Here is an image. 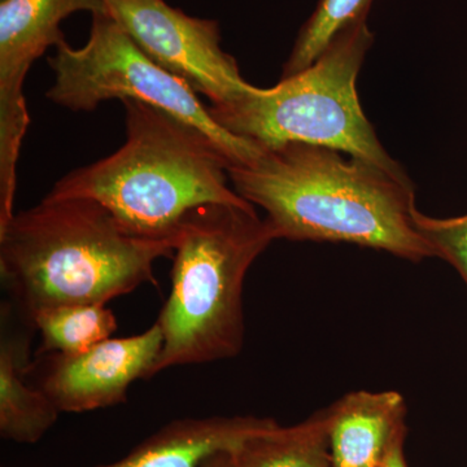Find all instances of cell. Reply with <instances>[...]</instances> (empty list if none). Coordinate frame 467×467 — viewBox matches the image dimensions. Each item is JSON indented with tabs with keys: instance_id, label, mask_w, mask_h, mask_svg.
<instances>
[{
	"instance_id": "obj_1",
	"label": "cell",
	"mask_w": 467,
	"mask_h": 467,
	"mask_svg": "<svg viewBox=\"0 0 467 467\" xmlns=\"http://www.w3.org/2000/svg\"><path fill=\"white\" fill-rule=\"evenodd\" d=\"M342 153L288 142L227 173L239 196L266 212L276 239L350 243L413 263L434 257L414 225L410 178Z\"/></svg>"
},
{
	"instance_id": "obj_2",
	"label": "cell",
	"mask_w": 467,
	"mask_h": 467,
	"mask_svg": "<svg viewBox=\"0 0 467 467\" xmlns=\"http://www.w3.org/2000/svg\"><path fill=\"white\" fill-rule=\"evenodd\" d=\"M175 239L134 235L90 199H45L0 227V276L12 308L32 326L45 310L107 306L156 284L153 267L173 256Z\"/></svg>"
},
{
	"instance_id": "obj_3",
	"label": "cell",
	"mask_w": 467,
	"mask_h": 467,
	"mask_svg": "<svg viewBox=\"0 0 467 467\" xmlns=\"http://www.w3.org/2000/svg\"><path fill=\"white\" fill-rule=\"evenodd\" d=\"M122 103L124 146L70 171L48 198L100 202L129 233L150 239L177 238L183 217L201 205L251 204L230 187L232 162L207 134L143 101Z\"/></svg>"
},
{
	"instance_id": "obj_4",
	"label": "cell",
	"mask_w": 467,
	"mask_h": 467,
	"mask_svg": "<svg viewBox=\"0 0 467 467\" xmlns=\"http://www.w3.org/2000/svg\"><path fill=\"white\" fill-rule=\"evenodd\" d=\"M275 241V230L252 204L212 202L183 217L171 294L156 321L164 342L152 377L239 355L245 334V275Z\"/></svg>"
},
{
	"instance_id": "obj_5",
	"label": "cell",
	"mask_w": 467,
	"mask_h": 467,
	"mask_svg": "<svg viewBox=\"0 0 467 467\" xmlns=\"http://www.w3.org/2000/svg\"><path fill=\"white\" fill-rule=\"evenodd\" d=\"M374 42L368 18L343 27L317 60L270 88L254 86L232 104L211 107L230 134L257 146L303 142L330 147L409 178L389 155L359 104L356 82Z\"/></svg>"
},
{
	"instance_id": "obj_6",
	"label": "cell",
	"mask_w": 467,
	"mask_h": 467,
	"mask_svg": "<svg viewBox=\"0 0 467 467\" xmlns=\"http://www.w3.org/2000/svg\"><path fill=\"white\" fill-rule=\"evenodd\" d=\"M91 17L85 46L73 48L61 42L48 58L55 81L46 97L52 103L73 112H92L106 100L143 101L207 134L232 165H248L259 158L263 147L221 128L198 92L150 60L109 14Z\"/></svg>"
},
{
	"instance_id": "obj_7",
	"label": "cell",
	"mask_w": 467,
	"mask_h": 467,
	"mask_svg": "<svg viewBox=\"0 0 467 467\" xmlns=\"http://www.w3.org/2000/svg\"><path fill=\"white\" fill-rule=\"evenodd\" d=\"M104 5L150 60L205 95L212 107L232 104L254 88L221 47L216 20L189 16L165 0H104Z\"/></svg>"
},
{
	"instance_id": "obj_8",
	"label": "cell",
	"mask_w": 467,
	"mask_h": 467,
	"mask_svg": "<svg viewBox=\"0 0 467 467\" xmlns=\"http://www.w3.org/2000/svg\"><path fill=\"white\" fill-rule=\"evenodd\" d=\"M158 324L142 334L109 337L75 356L45 355L38 387L58 410L84 413L122 404L131 384L152 377L162 349Z\"/></svg>"
},
{
	"instance_id": "obj_9",
	"label": "cell",
	"mask_w": 467,
	"mask_h": 467,
	"mask_svg": "<svg viewBox=\"0 0 467 467\" xmlns=\"http://www.w3.org/2000/svg\"><path fill=\"white\" fill-rule=\"evenodd\" d=\"M76 12L107 14L104 0H0V137L26 138L24 82L36 58L66 41L60 26Z\"/></svg>"
},
{
	"instance_id": "obj_10",
	"label": "cell",
	"mask_w": 467,
	"mask_h": 467,
	"mask_svg": "<svg viewBox=\"0 0 467 467\" xmlns=\"http://www.w3.org/2000/svg\"><path fill=\"white\" fill-rule=\"evenodd\" d=\"M326 414L333 467H379L407 435V404L396 391L347 393Z\"/></svg>"
},
{
	"instance_id": "obj_11",
	"label": "cell",
	"mask_w": 467,
	"mask_h": 467,
	"mask_svg": "<svg viewBox=\"0 0 467 467\" xmlns=\"http://www.w3.org/2000/svg\"><path fill=\"white\" fill-rule=\"evenodd\" d=\"M275 423L270 418L242 416L178 420L124 459L97 467H225L227 454Z\"/></svg>"
},
{
	"instance_id": "obj_12",
	"label": "cell",
	"mask_w": 467,
	"mask_h": 467,
	"mask_svg": "<svg viewBox=\"0 0 467 467\" xmlns=\"http://www.w3.org/2000/svg\"><path fill=\"white\" fill-rule=\"evenodd\" d=\"M11 308L2 306L0 337V435L5 441L34 444L57 423L58 410L51 399L27 382L30 334L11 325Z\"/></svg>"
},
{
	"instance_id": "obj_13",
	"label": "cell",
	"mask_w": 467,
	"mask_h": 467,
	"mask_svg": "<svg viewBox=\"0 0 467 467\" xmlns=\"http://www.w3.org/2000/svg\"><path fill=\"white\" fill-rule=\"evenodd\" d=\"M225 467H333L326 409L297 425L261 430L227 454Z\"/></svg>"
},
{
	"instance_id": "obj_14",
	"label": "cell",
	"mask_w": 467,
	"mask_h": 467,
	"mask_svg": "<svg viewBox=\"0 0 467 467\" xmlns=\"http://www.w3.org/2000/svg\"><path fill=\"white\" fill-rule=\"evenodd\" d=\"M39 331L41 355L75 356L112 337L117 321L101 304H73L45 310L33 319Z\"/></svg>"
},
{
	"instance_id": "obj_15",
	"label": "cell",
	"mask_w": 467,
	"mask_h": 467,
	"mask_svg": "<svg viewBox=\"0 0 467 467\" xmlns=\"http://www.w3.org/2000/svg\"><path fill=\"white\" fill-rule=\"evenodd\" d=\"M374 0H319L315 12L301 26L282 78H290L312 66L343 27L368 18Z\"/></svg>"
},
{
	"instance_id": "obj_16",
	"label": "cell",
	"mask_w": 467,
	"mask_h": 467,
	"mask_svg": "<svg viewBox=\"0 0 467 467\" xmlns=\"http://www.w3.org/2000/svg\"><path fill=\"white\" fill-rule=\"evenodd\" d=\"M413 221L434 257L451 264L467 287V214L436 218L426 216L416 209Z\"/></svg>"
},
{
	"instance_id": "obj_17",
	"label": "cell",
	"mask_w": 467,
	"mask_h": 467,
	"mask_svg": "<svg viewBox=\"0 0 467 467\" xmlns=\"http://www.w3.org/2000/svg\"><path fill=\"white\" fill-rule=\"evenodd\" d=\"M404 438L399 439L395 444L392 445L391 451L387 454L382 465L379 467H408L407 461H405L404 454Z\"/></svg>"
}]
</instances>
